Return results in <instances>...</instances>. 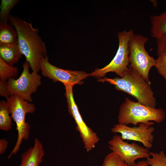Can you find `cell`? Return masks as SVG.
<instances>
[{"label":"cell","mask_w":166,"mask_h":166,"mask_svg":"<svg viewBox=\"0 0 166 166\" xmlns=\"http://www.w3.org/2000/svg\"><path fill=\"white\" fill-rule=\"evenodd\" d=\"M165 116V112L162 108L147 106L126 97L120 108L118 119L119 123L136 126L140 123L150 121L159 124Z\"/></svg>","instance_id":"cell-3"},{"label":"cell","mask_w":166,"mask_h":166,"mask_svg":"<svg viewBox=\"0 0 166 166\" xmlns=\"http://www.w3.org/2000/svg\"><path fill=\"white\" fill-rule=\"evenodd\" d=\"M7 141L4 139L0 140V154H2L5 152L8 146Z\"/></svg>","instance_id":"cell-24"},{"label":"cell","mask_w":166,"mask_h":166,"mask_svg":"<svg viewBox=\"0 0 166 166\" xmlns=\"http://www.w3.org/2000/svg\"><path fill=\"white\" fill-rule=\"evenodd\" d=\"M65 95L68 105V111L74 119L76 124V129L79 133L84 147L89 152L94 148L99 140L97 135L84 121L75 103L73 93V85H65Z\"/></svg>","instance_id":"cell-8"},{"label":"cell","mask_w":166,"mask_h":166,"mask_svg":"<svg viewBox=\"0 0 166 166\" xmlns=\"http://www.w3.org/2000/svg\"><path fill=\"white\" fill-rule=\"evenodd\" d=\"M148 38L140 34L131 35L128 43V60L130 65L136 69L147 82H150L149 73L155 66L156 59L151 56L146 51L145 44Z\"/></svg>","instance_id":"cell-5"},{"label":"cell","mask_w":166,"mask_h":166,"mask_svg":"<svg viewBox=\"0 0 166 166\" xmlns=\"http://www.w3.org/2000/svg\"><path fill=\"white\" fill-rule=\"evenodd\" d=\"M151 36L156 39L166 35V12L150 17Z\"/></svg>","instance_id":"cell-14"},{"label":"cell","mask_w":166,"mask_h":166,"mask_svg":"<svg viewBox=\"0 0 166 166\" xmlns=\"http://www.w3.org/2000/svg\"><path fill=\"white\" fill-rule=\"evenodd\" d=\"M45 155L43 145L37 138H35L34 146L21 155L20 166H39Z\"/></svg>","instance_id":"cell-12"},{"label":"cell","mask_w":166,"mask_h":166,"mask_svg":"<svg viewBox=\"0 0 166 166\" xmlns=\"http://www.w3.org/2000/svg\"><path fill=\"white\" fill-rule=\"evenodd\" d=\"M22 55L18 44H0V58L10 66L16 63Z\"/></svg>","instance_id":"cell-13"},{"label":"cell","mask_w":166,"mask_h":166,"mask_svg":"<svg viewBox=\"0 0 166 166\" xmlns=\"http://www.w3.org/2000/svg\"><path fill=\"white\" fill-rule=\"evenodd\" d=\"M9 21L17 31L21 53L33 72L38 73L42 59L47 56L45 44L39 35L38 29L18 17L10 15Z\"/></svg>","instance_id":"cell-1"},{"label":"cell","mask_w":166,"mask_h":166,"mask_svg":"<svg viewBox=\"0 0 166 166\" xmlns=\"http://www.w3.org/2000/svg\"><path fill=\"white\" fill-rule=\"evenodd\" d=\"M148 165L146 161L141 160L136 163L134 166H148Z\"/></svg>","instance_id":"cell-25"},{"label":"cell","mask_w":166,"mask_h":166,"mask_svg":"<svg viewBox=\"0 0 166 166\" xmlns=\"http://www.w3.org/2000/svg\"><path fill=\"white\" fill-rule=\"evenodd\" d=\"M132 30H124L118 33L119 47L116 53L108 65L104 67L97 69L89 74V76L101 77H104L107 73L114 72L120 77H122L129 63L128 60L129 50L128 43L132 33Z\"/></svg>","instance_id":"cell-6"},{"label":"cell","mask_w":166,"mask_h":166,"mask_svg":"<svg viewBox=\"0 0 166 166\" xmlns=\"http://www.w3.org/2000/svg\"><path fill=\"white\" fill-rule=\"evenodd\" d=\"M18 69L16 67L11 66L0 58V78L1 81H6L10 78L17 77Z\"/></svg>","instance_id":"cell-17"},{"label":"cell","mask_w":166,"mask_h":166,"mask_svg":"<svg viewBox=\"0 0 166 166\" xmlns=\"http://www.w3.org/2000/svg\"><path fill=\"white\" fill-rule=\"evenodd\" d=\"M30 66L26 61L23 65V71L18 79L10 78L7 82L11 95H17L29 102L32 101L31 94L35 93L41 84V77L38 73L29 71Z\"/></svg>","instance_id":"cell-7"},{"label":"cell","mask_w":166,"mask_h":166,"mask_svg":"<svg viewBox=\"0 0 166 166\" xmlns=\"http://www.w3.org/2000/svg\"><path fill=\"white\" fill-rule=\"evenodd\" d=\"M7 102L4 101H0V129L8 131L11 128L12 118Z\"/></svg>","instance_id":"cell-16"},{"label":"cell","mask_w":166,"mask_h":166,"mask_svg":"<svg viewBox=\"0 0 166 166\" xmlns=\"http://www.w3.org/2000/svg\"><path fill=\"white\" fill-rule=\"evenodd\" d=\"M18 0H2L0 8V23L8 22L11 10L17 4Z\"/></svg>","instance_id":"cell-18"},{"label":"cell","mask_w":166,"mask_h":166,"mask_svg":"<svg viewBox=\"0 0 166 166\" xmlns=\"http://www.w3.org/2000/svg\"><path fill=\"white\" fill-rule=\"evenodd\" d=\"M15 28L8 22L0 23V44H18Z\"/></svg>","instance_id":"cell-15"},{"label":"cell","mask_w":166,"mask_h":166,"mask_svg":"<svg viewBox=\"0 0 166 166\" xmlns=\"http://www.w3.org/2000/svg\"><path fill=\"white\" fill-rule=\"evenodd\" d=\"M152 157L146 158V162L151 166H166V156L163 151L159 152H149Z\"/></svg>","instance_id":"cell-19"},{"label":"cell","mask_w":166,"mask_h":166,"mask_svg":"<svg viewBox=\"0 0 166 166\" xmlns=\"http://www.w3.org/2000/svg\"><path fill=\"white\" fill-rule=\"evenodd\" d=\"M98 81L107 82L114 85L116 90L127 93L143 105L153 108L156 105L151 82L146 81L130 65L128 66L122 77L109 78L105 77Z\"/></svg>","instance_id":"cell-2"},{"label":"cell","mask_w":166,"mask_h":166,"mask_svg":"<svg viewBox=\"0 0 166 166\" xmlns=\"http://www.w3.org/2000/svg\"><path fill=\"white\" fill-rule=\"evenodd\" d=\"M158 56L155 66L159 74L164 77L166 83V54L163 53Z\"/></svg>","instance_id":"cell-21"},{"label":"cell","mask_w":166,"mask_h":166,"mask_svg":"<svg viewBox=\"0 0 166 166\" xmlns=\"http://www.w3.org/2000/svg\"><path fill=\"white\" fill-rule=\"evenodd\" d=\"M109 148L118 155L128 166H134L136 160L140 158H147L150 155L149 149L139 145L135 142L131 144L125 142L121 135L113 136L108 142Z\"/></svg>","instance_id":"cell-10"},{"label":"cell","mask_w":166,"mask_h":166,"mask_svg":"<svg viewBox=\"0 0 166 166\" xmlns=\"http://www.w3.org/2000/svg\"><path fill=\"white\" fill-rule=\"evenodd\" d=\"M102 166H128L127 164L115 153L111 152L105 158Z\"/></svg>","instance_id":"cell-20"},{"label":"cell","mask_w":166,"mask_h":166,"mask_svg":"<svg viewBox=\"0 0 166 166\" xmlns=\"http://www.w3.org/2000/svg\"><path fill=\"white\" fill-rule=\"evenodd\" d=\"M0 95L6 98L11 95L8 90L6 81H0Z\"/></svg>","instance_id":"cell-23"},{"label":"cell","mask_w":166,"mask_h":166,"mask_svg":"<svg viewBox=\"0 0 166 166\" xmlns=\"http://www.w3.org/2000/svg\"><path fill=\"white\" fill-rule=\"evenodd\" d=\"M40 70L44 77L54 82L60 81L64 85L81 84V81L89 76V74L83 71L65 70L55 66L49 63L47 56L42 59Z\"/></svg>","instance_id":"cell-11"},{"label":"cell","mask_w":166,"mask_h":166,"mask_svg":"<svg viewBox=\"0 0 166 166\" xmlns=\"http://www.w3.org/2000/svg\"><path fill=\"white\" fill-rule=\"evenodd\" d=\"M153 121L140 123L138 126L130 127L127 125L118 123L111 129L113 133H120L123 140H134L141 142L148 149L152 148L154 139L152 133L155 130Z\"/></svg>","instance_id":"cell-9"},{"label":"cell","mask_w":166,"mask_h":166,"mask_svg":"<svg viewBox=\"0 0 166 166\" xmlns=\"http://www.w3.org/2000/svg\"><path fill=\"white\" fill-rule=\"evenodd\" d=\"M156 40L158 56L163 53L166 54V35L156 39Z\"/></svg>","instance_id":"cell-22"},{"label":"cell","mask_w":166,"mask_h":166,"mask_svg":"<svg viewBox=\"0 0 166 166\" xmlns=\"http://www.w3.org/2000/svg\"><path fill=\"white\" fill-rule=\"evenodd\" d=\"M6 99L11 117L16 123L18 133L16 144L8 157L9 159L19 151L23 140L29 138L30 125L26 122L25 117L27 113H34L36 107L33 104L17 95H11Z\"/></svg>","instance_id":"cell-4"}]
</instances>
